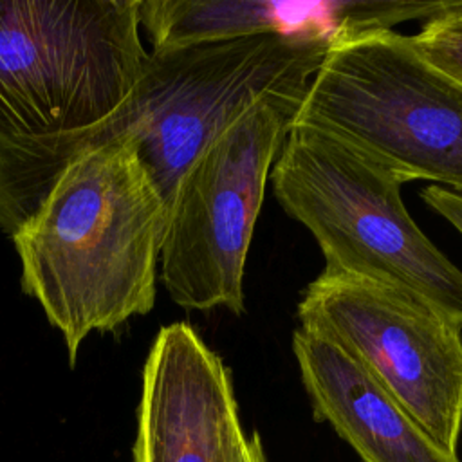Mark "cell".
<instances>
[{"instance_id":"cell-1","label":"cell","mask_w":462,"mask_h":462,"mask_svg":"<svg viewBox=\"0 0 462 462\" xmlns=\"http://www.w3.org/2000/svg\"><path fill=\"white\" fill-rule=\"evenodd\" d=\"M168 208L125 143L76 157L11 236L22 287L65 339L70 365L94 330L155 303Z\"/></svg>"},{"instance_id":"cell-2","label":"cell","mask_w":462,"mask_h":462,"mask_svg":"<svg viewBox=\"0 0 462 462\" xmlns=\"http://www.w3.org/2000/svg\"><path fill=\"white\" fill-rule=\"evenodd\" d=\"M269 180L319 245L323 271L401 287L462 328V271L410 217L392 171L323 130L291 125Z\"/></svg>"},{"instance_id":"cell-3","label":"cell","mask_w":462,"mask_h":462,"mask_svg":"<svg viewBox=\"0 0 462 462\" xmlns=\"http://www.w3.org/2000/svg\"><path fill=\"white\" fill-rule=\"evenodd\" d=\"M292 125L341 139L402 184L462 193V83L393 29L330 45Z\"/></svg>"},{"instance_id":"cell-4","label":"cell","mask_w":462,"mask_h":462,"mask_svg":"<svg viewBox=\"0 0 462 462\" xmlns=\"http://www.w3.org/2000/svg\"><path fill=\"white\" fill-rule=\"evenodd\" d=\"M139 27V0H0V137L105 119L148 63Z\"/></svg>"},{"instance_id":"cell-5","label":"cell","mask_w":462,"mask_h":462,"mask_svg":"<svg viewBox=\"0 0 462 462\" xmlns=\"http://www.w3.org/2000/svg\"><path fill=\"white\" fill-rule=\"evenodd\" d=\"M298 105L262 101L227 125L189 164L168 208L161 280L193 310L244 314V273L271 170Z\"/></svg>"},{"instance_id":"cell-6","label":"cell","mask_w":462,"mask_h":462,"mask_svg":"<svg viewBox=\"0 0 462 462\" xmlns=\"http://www.w3.org/2000/svg\"><path fill=\"white\" fill-rule=\"evenodd\" d=\"M296 314L303 330L354 356L442 449L458 455V325L401 287L327 271L305 287Z\"/></svg>"},{"instance_id":"cell-7","label":"cell","mask_w":462,"mask_h":462,"mask_svg":"<svg viewBox=\"0 0 462 462\" xmlns=\"http://www.w3.org/2000/svg\"><path fill=\"white\" fill-rule=\"evenodd\" d=\"M245 437L222 357L188 323L162 327L143 368L134 462H231Z\"/></svg>"},{"instance_id":"cell-8","label":"cell","mask_w":462,"mask_h":462,"mask_svg":"<svg viewBox=\"0 0 462 462\" xmlns=\"http://www.w3.org/2000/svg\"><path fill=\"white\" fill-rule=\"evenodd\" d=\"M455 0H139V23L152 51L276 34L330 45L419 18Z\"/></svg>"},{"instance_id":"cell-9","label":"cell","mask_w":462,"mask_h":462,"mask_svg":"<svg viewBox=\"0 0 462 462\" xmlns=\"http://www.w3.org/2000/svg\"><path fill=\"white\" fill-rule=\"evenodd\" d=\"M292 352L314 419L328 422L361 462H462L442 449L372 372L334 341L298 327Z\"/></svg>"},{"instance_id":"cell-10","label":"cell","mask_w":462,"mask_h":462,"mask_svg":"<svg viewBox=\"0 0 462 462\" xmlns=\"http://www.w3.org/2000/svg\"><path fill=\"white\" fill-rule=\"evenodd\" d=\"M410 42L430 65L462 83V0L426 20Z\"/></svg>"},{"instance_id":"cell-11","label":"cell","mask_w":462,"mask_h":462,"mask_svg":"<svg viewBox=\"0 0 462 462\" xmlns=\"http://www.w3.org/2000/svg\"><path fill=\"white\" fill-rule=\"evenodd\" d=\"M420 199L462 235V193L433 184L420 191Z\"/></svg>"},{"instance_id":"cell-12","label":"cell","mask_w":462,"mask_h":462,"mask_svg":"<svg viewBox=\"0 0 462 462\" xmlns=\"http://www.w3.org/2000/svg\"><path fill=\"white\" fill-rule=\"evenodd\" d=\"M231 462H267L262 439L256 431L245 437V440L235 451Z\"/></svg>"}]
</instances>
